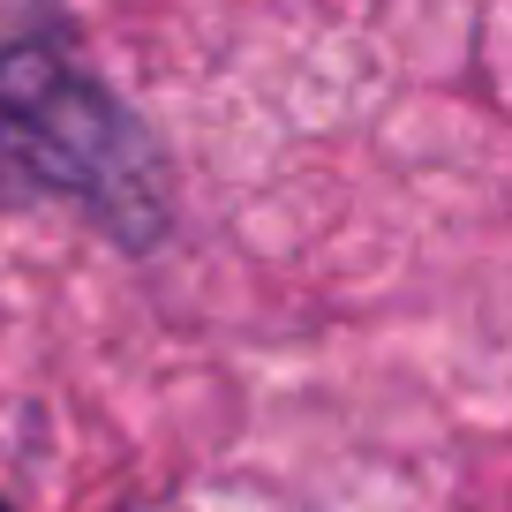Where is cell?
Segmentation results:
<instances>
[{
  "label": "cell",
  "instance_id": "cell-1",
  "mask_svg": "<svg viewBox=\"0 0 512 512\" xmlns=\"http://www.w3.org/2000/svg\"><path fill=\"white\" fill-rule=\"evenodd\" d=\"M61 204L121 256L174 241V159L106 83L68 0H0V211Z\"/></svg>",
  "mask_w": 512,
  "mask_h": 512
},
{
  "label": "cell",
  "instance_id": "cell-2",
  "mask_svg": "<svg viewBox=\"0 0 512 512\" xmlns=\"http://www.w3.org/2000/svg\"><path fill=\"white\" fill-rule=\"evenodd\" d=\"M0 512H16V505H8V497H0Z\"/></svg>",
  "mask_w": 512,
  "mask_h": 512
}]
</instances>
